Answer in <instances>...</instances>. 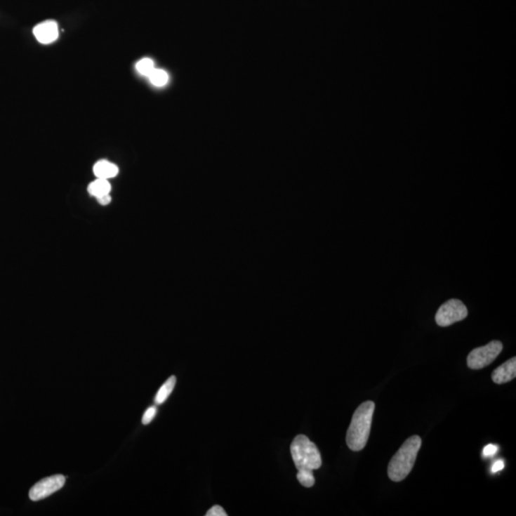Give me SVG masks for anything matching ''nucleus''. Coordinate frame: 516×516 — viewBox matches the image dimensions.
<instances>
[{
	"label": "nucleus",
	"mask_w": 516,
	"mask_h": 516,
	"mask_svg": "<svg viewBox=\"0 0 516 516\" xmlns=\"http://www.w3.org/2000/svg\"><path fill=\"white\" fill-rule=\"evenodd\" d=\"M111 186L108 180L98 178L88 186V192L93 197L99 198L110 194Z\"/></svg>",
	"instance_id": "nucleus-10"
},
{
	"label": "nucleus",
	"mask_w": 516,
	"mask_h": 516,
	"mask_svg": "<svg viewBox=\"0 0 516 516\" xmlns=\"http://www.w3.org/2000/svg\"><path fill=\"white\" fill-rule=\"evenodd\" d=\"M34 38L42 44H50L59 38V25L54 20L39 23L33 30Z\"/></svg>",
	"instance_id": "nucleus-7"
},
{
	"label": "nucleus",
	"mask_w": 516,
	"mask_h": 516,
	"mask_svg": "<svg viewBox=\"0 0 516 516\" xmlns=\"http://www.w3.org/2000/svg\"><path fill=\"white\" fill-rule=\"evenodd\" d=\"M503 344L499 340H492L485 346L473 349L468 357V365L470 369H482L488 366L499 356Z\"/></svg>",
	"instance_id": "nucleus-4"
},
{
	"label": "nucleus",
	"mask_w": 516,
	"mask_h": 516,
	"mask_svg": "<svg viewBox=\"0 0 516 516\" xmlns=\"http://www.w3.org/2000/svg\"><path fill=\"white\" fill-rule=\"evenodd\" d=\"M156 413H157L156 406L148 407L147 411L145 412L144 416H143L142 423L144 425H148V423H152L156 416Z\"/></svg>",
	"instance_id": "nucleus-15"
},
{
	"label": "nucleus",
	"mask_w": 516,
	"mask_h": 516,
	"mask_svg": "<svg viewBox=\"0 0 516 516\" xmlns=\"http://www.w3.org/2000/svg\"><path fill=\"white\" fill-rule=\"evenodd\" d=\"M498 451V446L496 444H489L488 446L484 447L483 456L485 458L494 456Z\"/></svg>",
	"instance_id": "nucleus-16"
},
{
	"label": "nucleus",
	"mask_w": 516,
	"mask_h": 516,
	"mask_svg": "<svg viewBox=\"0 0 516 516\" xmlns=\"http://www.w3.org/2000/svg\"><path fill=\"white\" fill-rule=\"evenodd\" d=\"M505 464L504 461L503 460H498V461H496L494 463V465H492L491 468V472L492 473H496L500 472V470H502L503 468H504Z\"/></svg>",
	"instance_id": "nucleus-18"
},
{
	"label": "nucleus",
	"mask_w": 516,
	"mask_h": 516,
	"mask_svg": "<svg viewBox=\"0 0 516 516\" xmlns=\"http://www.w3.org/2000/svg\"><path fill=\"white\" fill-rule=\"evenodd\" d=\"M65 484V477L62 475H55L42 479L36 485L32 487L29 492V497L32 501H39L60 491Z\"/></svg>",
	"instance_id": "nucleus-6"
},
{
	"label": "nucleus",
	"mask_w": 516,
	"mask_h": 516,
	"mask_svg": "<svg viewBox=\"0 0 516 516\" xmlns=\"http://www.w3.org/2000/svg\"><path fill=\"white\" fill-rule=\"evenodd\" d=\"M291 454L298 470H315L322 467V455L319 449L305 435H298L293 439Z\"/></svg>",
	"instance_id": "nucleus-3"
},
{
	"label": "nucleus",
	"mask_w": 516,
	"mask_h": 516,
	"mask_svg": "<svg viewBox=\"0 0 516 516\" xmlns=\"http://www.w3.org/2000/svg\"><path fill=\"white\" fill-rule=\"evenodd\" d=\"M516 377V358L510 359L499 367H497L491 374L492 381L497 385H503L512 381Z\"/></svg>",
	"instance_id": "nucleus-8"
},
{
	"label": "nucleus",
	"mask_w": 516,
	"mask_h": 516,
	"mask_svg": "<svg viewBox=\"0 0 516 516\" xmlns=\"http://www.w3.org/2000/svg\"><path fill=\"white\" fill-rule=\"evenodd\" d=\"M98 201H99V203L100 205H108L111 202V197H110V194L103 195V197H100L99 198H97Z\"/></svg>",
	"instance_id": "nucleus-19"
},
{
	"label": "nucleus",
	"mask_w": 516,
	"mask_h": 516,
	"mask_svg": "<svg viewBox=\"0 0 516 516\" xmlns=\"http://www.w3.org/2000/svg\"><path fill=\"white\" fill-rule=\"evenodd\" d=\"M375 404L372 401L362 403L355 411L348 434L346 443L351 451H361L366 446L371 430Z\"/></svg>",
	"instance_id": "nucleus-1"
},
{
	"label": "nucleus",
	"mask_w": 516,
	"mask_h": 516,
	"mask_svg": "<svg viewBox=\"0 0 516 516\" xmlns=\"http://www.w3.org/2000/svg\"><path fill=\"white\" fill-rule=\"evenodd\" d=\"M93 171L98 178L108 180L117 176L119 168L114 164L108 162V161L102 160L95 164Z\"/></svg>",
	"instance_id": "nucleus-9"
},
{
	"label": "nucleus",
	"mask_w": 516,
	"mask_h": 516,
	"mask_svg": "<svg viewBox=\"0 0 516 516\" xmlns=\"http://www.w3.org/2000/svg\"><path fill=\"white\" fill-rule=\"evenodd\" d=\"M422 446L420 436L413 435L399 447L388 465V477L394 482H401L409 476L414 467L418 452Z\"/></svg>",
	"instance_id": "nucleus-2"
},
{
	"label": "nucleus",
	"mask_w": 516,
	"mask_h": 516,
	"mask_svg": "<svg viewBox=\"0 0 516 516\" xmlns=\"http://www.w3.org/2000/svg\"><path fill=\"white\" fill-rule=\"evenodd\" d=\"M148 78H150V83L157 87L165 86L168 83V73L161 69H154Z\"/></svg>",
	"instance_id": "nucleus-12"
},
{
	"label": "nucleus",
	"mask_w": 516,
	"mask_h": 516,
	"mask_svg": "<svg viewBox=\"0 0 516 516\" xmlns=\"http://www.w3.org/2000/svg\"><path fill=\"white\" fill-rule=\"evenodd\" d=\"M154 69V62L152 60L147 59V58L140 60L136 65V70L143 76H150Z\"/></svg>",
	"instance_id": "nucleus-14"
},
{
	"label": "nucleus",
	"mask_w": 516,
	"mask_h": 516,
	"mask_svg": "<svg viewBox=\"0 0 516 516\" xmlns=\"http://www.w3.org/2000/svg\"><path fill=\"white\" fill-rule=\"evenodd\" d=\"M468 315L467 306L461 300L452 298L442 304L436 313L435 322L439 326L447 327L465 319Z\"/></svg>",
	"instance_id": "nucleus-5"
},
{
	"label": "nucleus",
	"mask_w": 516,
	"mask_h": 516,
	"mask_svg": "<svg viewBox=\"0 0 516 516\" xmlns=\"http://www.w3.org/2000/svg\"><path fill=\"white\" fill-rule=\"evenodd\" d=\"M176 383V378L174 377V376H171V378H168V380L166 381L162 386H161V388L159 389L158 393L156 394L155 403L157 404L165 403L169 395L172 393V391H173Z\"/></svg>",
	"instance_id": "nucleus-11"
},
{
	"label": "nucleus",
	"mask_w": 516,
	"mask_h": 516,
	"mask_svg": "<svg viewBox=\"0 0 516 516\" xmlns=\"http://www.w3.org/2000/svg\"><path fill=\"white\" fill-rule=\"evenodd\" d=\"M298 482L305 487V488H312L315 485V477L313 470H300L296 475Z\"/></svg>",
	"instance_id": "nucleus-13"
},
{
	"label": "nucleus",
	"mask_w": 516,
	"mask_h": 516,
	"mask_svg": "<svg viewBox=\"0 0 516 516\" xmlns=\"http://www.w3.org/2000/svg\"><path fill=\"white\" fill-rule=\"evenodd\" d=\"M206 516H227V512H225V510L221 506H218V505H216V506H213L211 508V509L208 510V512L206 513Z\"/></svg>",
	"instance_id": "nucleus-17"
}]
</instances>
